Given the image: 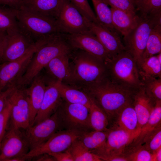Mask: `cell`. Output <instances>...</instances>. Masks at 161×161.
Instances as JSON below:
<instances>
[{
  "label": "cell",
  "mask_w": 161,
  "mask_h": 161,
  "mask_svg": "<svg viewBox=\"0 0 161 161\" xmlns=\"http://www.w3.org/2000/svg\"><path fill=\"white\" fill-rule=\"evenodd\" d=\"M52 37L36 41L21 57L14 60L0 64V92L15 85L24 73L34 54Z\"/></svg>",
  "instance_id": "obj_7"
},
{
  "label": "cell",
  "mask_w": 161,
  "mask_h": 161,
  "mask_svg": "<svg viewBox=\"0 0 161 161\" xmlns=\"http://www.w3.org/2000/svg\"><path fill=\"white\" fill-rule=\"evenodd\" d=\"M160 124H161V100L156 102L148 121L141 128L137 136L129 145H142L146 135Z\"/></svg>",
  "instance_id": "obj_26"
},
{
  "label": "cell",
  "mask_w": 161,
  "mask_h": 161,
  "mask_svg": "<svg viewBox=\"0 0 161 161\" xmlns=\"http://www.w3.org/2000/svg\"><path fill=\"white\" fill-rule=\"evenodd\" d=\"M24 87L16 85L8 100L11 106L10 125L25 130L30 125L29 107Z\"/></svg>",
  "instance_id": "obj_12"
},
{
  "label": "cell",
  "mask_w": 161,
  "mask_h": 161,
  "mask_svg": "<svg viewBox=\"0 0 161 161\" xmlns=\"http://www.w3.org/2000/svg\"><path fill=\"white\" fill-rule=\"evenodd\" d=\"M62 99L69 103L80 104L89 108L91 98L84 91L72 87L61 82L54 81Z\"/></svg>",
  "instance_id": "obj_25"
},
{
  "label": "cell",
  "mask_w": 161,
  "mask_h": 161,
  "mask_svg": "<svg viewBox=\"0 0 161 161\" xmlns=\"http://www.w3.org/2000/svg\"><path fill=\"white\" fill-rule=\"evenodd\" d=\"M83 132L72 130H59L44 143L30 150L24 157L27 160H31L43 154L65 151L69 148L75 140L78 139Z\"/></svg>",
  "instance_id": "obj_11"
},
{
  "label": "cell",
  "mask_w": 161,
  "mask_h": 161,
  "mask_svg": "<svg viewBox=\"0 0 161 161\" xmlns=\"http://www.w3.org/2000/svg\"><path fill=\"white\" fill-rule=\"evenodd\" d=\"M16 86L15 85L11 86L0 92V113L5 108L7 102L8 96Z\"/></svg>",
  "instance_id": "obj_42"
},
{
  "label": "cell",
  "mask_w": 161,
  "mask_h": 161,
  "mask_svg": "<svg viewBox=\"0 0 161 161\" xmlns=\"http://www.w3.org/2000/svg\"><path fill=\"white\" fill-rule=\"evenodd\" d=\"M89 107V121L91 127L94 130L106 131L109 124L106 114L99 105L91 97Z\"/></svg>",
  "instance_id": "obj_28"
},
{
  "label": "cell",
  "mask_w": 161,
  "mask_h": 161,
  "mask_svg": "<svg viewBox=\"0 0 161 161\" xmlns=\"http://www.w3.org/2000/svg\"><path fill=\"white\" fill-rule=\"evenodd\" d=\"M69 54H63L56 56L45 67L48 72L55 79V81L72 83L70 64L69 61Z\"/></svg>",
  "instance_id": "obj_24"
},
{
  "label": "cell",
  "mask_w": 161,
  "mask_h": 161,
  "mask_svg": "<svg viewBox=\"0 0 161 161\" xmlns=\"http://www.w3.org/2000/svg\"><path fill=\"white\" fill-rule=\"evenodd\" d=\"M142 144L153 154L161 148V124L156 126L146 135Z\"/></svg>",
  "instance_id": "obj_37"
},
{
  "label": "cell",
  "mask_w": 161,
  "mask_h": 161,
  "mask_svg": "<svg viewBox=\"0 0 161 161\" xmlns=\"http://www.w3.org/2000/svg\"><path fill=\"white\" fill-rule=\"evenodd\" d=\"M156 102L147 94L142 85L135 91L132 104L138 118L139 134L148 121Z\"/></svg>",
  "instance_id": "obj_20"
},
{
  "label": "cell",
  "mask_w": 161,
  "mask_h": 161,
  "mask_svg": "<svg viewBox=\"0 0 161 161\" xmlns=\"http://www.w3.org/2000/svg\"><path fill=\"white\" fill-rule=\"evenodd\" d=\"M19 29L15 9L0 6V31L8 32Z\"/></svg>",
  "instance_id": "obj_34"
},
{
  "label": "cell",
  "mask_w": 161,
  "mask_h": 161,
  "mask_svg": "<svg viewBox=\"0 0 161 161\" xmlns=\"http://www.w3.org/2000/svg\"><path fill=\"white\" fill-rule=\"evenodd\" d=\"M74 53L70 64L72 83L85 88L103 79L107 75L105 63L81 50Z\"/></svg>",
  "instance_id": "obj_3"
},
{
  "label": "cell",
  "mask_w": 161,
  "mask_h": 161,
  "mask_svg": "<svg viewBox=\"0 0 161 161\" xmlns=\"http://www.w3.org/2000/svg\"><path fill=\"white\" fill-rule=\"evenodd\" d=\"M132 4L134 6V4L137 0H127Z\"/></svg>",
  "instance_id": "obj_47"
},
{
  "label": "cell",
  "mask_w": 161,
  "mask_h": 161,
  "mask_svg": "<svg viewBox=\"0 0 161 161\" xmlns=\"http://www.w3.org/2000/svg\"><path fill=\"white\" fill-rule=\"evenodd\" d=\"M62 100L54 81L49 82L46 86L41 105L33 125L49 117L54 114L62 102Z\"/></svg>",
  "instance_id": "obj_18"
},
{
  "label": "cell",
  "mask_w": 161,
  "mask_h": 161,
  "mask_svg": "<svg viewBox=\"0 0 161 161\" xmlns=\"http://www.w3.org/2000/svg\"><path fill=\"white\" fill-rule=\"evenodd\" d=\"M45 83L44 78L39 74L32 80L30 87L25 88L30 109V126L33 125L41 105L47 86Z\"/></svg>",
  "instance_id": "obj_19"
},
{
  "label": "cell",
  "mask_w": 161,
  "mask_h": 161,
  "mask_svg": "<svg viewBox=\"0 0 161 161\" xmlns=\"http://www.w3.org/2000/svg\"><path fill=\"white\" fill-rule=\"evenodd\" d=\"M56 112L63 129L85 132L92 129L89 108L85 105L62 102Z\"/></svg>",
  "instance_id": "obj_8"
},
{
  "label": "cell",
  "mask_w": 161,
  "mask_h": 161,
  "mask_svg": "<svg viewBox=\"0 0 161 161\" xmlns=\"http://www.w3.org/2000/svg\"><path fill=\"white\" fill-rule=\"evenodd\" d=\"M110 8L112 22L114 28L123 37L126 36L137 25L139 15L112 7Z\"/></svg>",
  "instance_id": "obj_21"
},
{
  "label": "cell",
  "mask_w": 161,
  "mask_h": 161,
  "mask_svg": "<svg viewBox=\"0 0 161 161\" xmlns=\"http://www.w3.org/2000/svg\"><path fill=\"white\" fill-rule=\"evenodd\" d=\"M111 126L125 130L132 135L134 139L139 134L138 120L132 102L120 110Z\"/></svg>",
  "instance_id": "obj_23"
},
{
  "label": "cell",
  "mask_w": 161,
  "mask_h": 161,
  "mask_svg": "<svg viewBox=\"0 0 161 161\" xmlns=\"http://www.w3.org/2000/svg\"></svg>",
  "instance_id": "obj_48"
},
{
  "label": "cell",
  "mask_w": 161,
  "mask_h": 161,
  "mask_svg": "<svg viewBox=\"0 0 161 161\" xmlns=\"http://www.w3.org/2000/svg\"><path fill=\"white\" fill-rule=\"evenodd\" d=\"M88 20L100 23L88 0H69Z\"/></svg>",
  "instance_id": "obj_38"
},
{
  "label": "cell",
  "mask_w": 161,
  "mask_h": 161,
  "mask_svg": "<svg viewBox=\"0 0 161 161\" xmlns=\"http://www.w3.org/2000/svg\"><path fill=\"white\" fill-rule=\"evenodd\" d=\"M140 74L142 86L147 94L155 102L161 100V78L146 75L140 72Z\"/></svg>",
  "instance_id": "obj_31"
},
{
  "label": "cell",
  "mask_w": 161,
  "mask_h": 161,
  "mask_svg": "<svg viewBox=\"0 0 161 161\" xmlns=\"http://www.w3.org/2000/svg\"><path fill=\"white\" fill-rule=\"evenodd\" d=\"M9 126L1 144L0 161L25 156L30 150L25 131L10 124Z\"/></svg>",
  "instance_id": "obj_10"
},
{
  "label": "cell",
  "mask_w": 161,
  "mask_h": 161,
  "mask_svg": "<svg viewBox=\"0 0 161 161\" xmlns=\"http://www.w3.org/2000/svg\"><path fill=\"white\" fill-rule=\"evenodd\" d=\"M24 0H0V6L17 10L21 6Z\"/></svg>",
  "instance_id": "obj_43"
},
{
  "label": "cell",
  "mask_w": 161,
  "mask_h": 161,
  "mask_svg": "<svg viewBox=\"0 0 161 161\" xmlns=\"http://www.w3.org/2000/svg\"><path fill=\"white\" fill-rule=\"evenodd\" d=\"M74 161H103L99 156L92 152L78 139L68 149Z\"/></svg>",
  "instance_id": "obj_30"
},
{
  "label": "cell",
  "mask_w": 161,
  "mask_h": 161,
  "mask_svg": "<svg viewBox=\"0 0 161 161\" xmlns=\"http://www.w3.org/2000/svg\"><path fill=\"white\" fill-rule=\"evenodd\" d=\"M134 138L125 130L115 126H111L108 130L104 148L95 154L103 161L109 157L123 154L126 148Z\"/></svg>",
  "instance_id": "obj_15"
},
{
  "label": "cell",
  "mask_w": 161,
  "mask_h": 161,
  "mask_svg": "<svg viewBox=\"0 0 161 161\" xmlns=\"http://www.w3.org/2000/svg\"><path fill=\"white\" fill-rule=\"evenodd\" d=\"M105 63L108 76L115 82L134 90L142 85L137 64L126 49Z\"/></svg>",
  "instance_id": "obj_4"
},
{
  "label": "cell",
  "mask_w": 161,
  "mask_h": 161,
  "mask_svg": "<svg viewBox=\"0 0 161 161\" xmlns=\"http://www.w3.org/2000/svg\"><path fill=\"white\" fill-rule=\"evenodd\" d=\"M88 24L90 30L103 45L110 59L126 50L119 33L116 30L108 28L100 23L89 20Z\"/></svg>",
  "instance_id": "obj_17"
},
{
  "label": "cell",
  "mask_w": 161,
  "mask_h": 161,
  "mask_svg": "<svg viewBox=\"0 0 161 161\" xmlns=\"http://www.w3.org/2000/svg\"><path fill=\"white\" fill-rule=\"evenodd\" d=\"M88 21L69 0H64L56 20L59 32L68 34L90 31Z\"/></svg>",
  "instance_id": "obj_9"
},
{
  "label": "cell",
  "mask_w": 161,
  "mask_h": 161,
  "mask_svg": "<svg viewBox=\"0 0 161 161\" xmlns=\"http://www.w3.org/2000/svg\"><path fill=\"white\" fill-rule=\"evenodd\" d=\"M83 89L104 111L111 125L120 110L132 102L136 90L115 82L108 75L100 81Z\"/></svg>",
  "instance_id": "obj_1"
},
{
  "label": "cell",
  "mask_w": 161,
  "mask_h": 161,
  "mask_svg": "<svg viewBox=\"0 0 161 161\" xmlns=\"http://www.w3.org/2000/svg\"><path fill=\"white\" fill-rule=\"evenodd\" d=\"M62 34L72 49L83 51L105 63L110 59L103 45L91 31L83 33Z\"/></svg>",
  "instance_id": "obj_14"
},
{
  "label": "cell",
  "mask_w": 161,
  "mask_h": 161,
  "mask_svg": "<svg viewBox=\"0 0 161 161\" xmlns=\"http://www.w3.org/2000/svg\"><path fill=\"white\" fill-rule=\"evenodd\" d=\"M48 154L52 156L55 161H74L68 149L61 152Z\"/></svg>",
  "instance_id": "obj_41"
},
{
  "label": "cell",
  "mask_w": 161,
  "mask_h": 161,
  "mask_svg": "<svg viewBox=\"0 0 161 161\" xmlns=\"http://www.w3.org/2000/svg\"><path fill=\"white\" fill-rule=\"evenodd\" d=\"M7 32L0 31V64L1 63L3 52Z\"/></svg>",
  "instance_id": "obj_44"
},
{
  "label": "cell",
  "mask_w": 161,
  "mask_h": 161,
  "mask_svg": "<svg viewBox=\"0 0 161 161\" xmlns=\"http://www.w3.org/2000/svg\"><path fill=\"white\" fill-rule=\"evenodd\" d=\"M123 153L128 161H154V154L148 151L143 144L128 145Z\"/></svg>",
  "instance_id": "obj_35"
},
{
  "label": "cell",
  "mask_w": 161,
  "mask_h": 161,
  "mask_svg": "<svg viewBox=\"0 0 161 161\" xmlns=\"http://www.w3.org/2000/svg\"><path fill=\"white\" fill-rule=\"evenodd\" d=\"M108 130L106 131L93 130L83 132L78 139L89 150L95 153L101 151L104 148Z\"/></svg>",
  "instance_id": "obj_27"
},
{
  "label": "cell",
  "mask_w": 161,
  "mask_h": 161,
  "mask_svg": "<svg viewBox=\"0 0 161 161\" xmlns=\"http://www.w3.org/2000/svg\"><path fill=\"white\" fill-rule=\"evenodd\" d=\"M72 49L62 34L55 35L34 53L24 73L16 81V85L24 87L29 84L52 59L61 55L70 54Z\"/></svg>",
  "instance_id": "obj_2"
},
{
  "label": "cell",
  "mask_w": 161,
  "mask_h": 161,
  "mask_svg": "<svg viewBox=\"0 0 161 161\" xmlns=\"http://www.w3.org/2000/svg\"><path fill=\"white\" fill-rule=\"evenodd\" d=\"M11 111V106L8 100L5 108L0 113V147L2 140L8 128Z\"/></svg>",
  "instance_id": "obj_39"
},
{
  "label": "cell",
  "mask_w": 161,
  "mask_h": 161,
  "mask_svg": "<svg viewBox=\"0 0 161 161\" xmlns=\"http://www.w3.org/2000/svg\"><path fill=\"white\" fill-rule=\"evenodd\" d=\"M7 33L1 63L19 58L35 42L20 28Z\"/></svg>",
  "instance_id": "obj_16"
},
{
  "label": "cell",
  "mask_w": 161,
  "mask_h": 161,
  "mask_svg": "<svg viewBox=\"0 0 161 161\" xmlns=\"http://www.w3.org/2000/svg\"><path fill=\"white\" fill-rule=\"evenodd\" d=\"M63 129L56 111L49 117L29 126L24 131L30 150L42 145L55 133Z\"/></svg>",
  "instance_id": "obj_13"
},
{
  "label": "cell",
  "mask_w": 161,
  "mask_h": 161,
  "mask_svg": "<svg viewBox=\"0 0 161 161\" xmlns=\"http://www.w3.org/2000/svg\"><path fill=\"white\" fill-rule=\"evenodd\" d=\"M64 1L24 0L21 7L56 20Z\"/></svg>",
  "instance_id": "obj_22"
},
{
  "label": "cell",
  "mask_w": 161,
  "mask_h": 161,
  "mask_svg": "<svg viewBox=\"0 0 161 161\" xmlns=\"http://www.w3.org/2000/svg\"><path fill=\"white\" fill-rule=\"evenodd\" d=\"M33 158H35V160L37 161H55L52 156L47 153L43 154Z\"/></svg>",
  "instance_id": "obj_45"
},
{
  "label": "cell",
  "mask_w": 161,
  "mask_h": 161,
  "mask_svg": "<svg viewBox=\"0 0 161 161\" xmlns=\"http://www.w3.org/2000/svg\"><path fill=\"white\" fill-rule=\"evenodd\" d=\"M15 13L20 29L35 42L60 33L55 19L22 7Z\"/></svg>",
  "instance_id": "obj_5"
},
{
  "label": "cell",
  "mask_w": 161,
  "mask_h": 161,
  "mask_svg": "<svg viewBox=\"0 0 161 161\" xmlns=\"http://www.w3.org/2000/svg\"><path fill=\"white\" fill-rule=\"evenodd\" d=\"M140 16H152L161 13V0H137L134 4Z\"/></svg>",
  "instance_id": "obj_36"
},
{
  "label": "cell",
  "mask_w": 161,
  "mask_h": 161,
  "mask_svg": "<svg viewBox=\"0 0 161 161\" xmlns=\"http://www.w3.org/2000/svg\"><path fill=\"white\" fill-rule=\"evenodd\" d=\"M160 52L161 23H159L154 25L151 30L143 55L142 60L157 55Z\"/></svg>",
  "instance_id": "obj_29"
},
{
  "label": "cell",
  "mask_w": 161,
  "mask_h": 161,
  "mask_svg": "<svg viewBox=\"0 0 161 161\" xmlns=\"http://www.w3.org/2000/svg\"><path fill=\"white\" fill-rule=\"evenodd\" d=\"M139 16L136 27L123 37L126 49L132 55L137 65L142 60L151 29L156 24L161 23V13L152 16Z\"/></svg>",
  "instance_id": "obj_6"
},
{
  "label": "cell",
  "mask_w": 161,
  "mask_h": 161,
  "mask_svg": "<svg viewBox=\"0 0 161 161\" xmlns=\"http://www.w3.org/2000/svg\"><path fill=\"white\" fill-rule=\"evenodd\" d=\"M161 161V148L154 154V161Z\"/></svg>",
  "instance_id": "obj_46"
},
{
  "label": "cell",
  "mask_w": 161,
  "mask_h": 161,
  "mask_svg": "<svg viewBox=\"0 0 161 161\" xmlns=\"http://www.w3.org/2000/svg\"><path fill=\"white\" fill-rule=\"evenodd\" d=\"M99 22L105 27L113 30L112 20V12L104 0H92Z\"/></svg>",
  "instance_id": "obj_32"
},
{
  "label": "cell",
  "mask_w": 161,
  "mask_h": 161,
  "mask_svg": "<svg viewBox=\"0 0 161 161\" xmlns=\"http://www.w3.org/2000/svg\"><path fill=\"white\" fill-rule=\"evenodd\" d=\"M137 65L140 73L161 78V63L156 55L143 59Z\"/></svg>",
  "instance_id": "obj_33"
},
{
  "label": "cell",
  "mask_w": 161,
  "mask_h": 161,
  "mask_svg": "<svg viewBox=\"0 0 161 161\" xmlns=\"http://www.w3.org/2000/svg\"><path fill=\"white\" fill-rule=\"evenodd\" d=\"M111 7H115L127 12L137 13L134 5L127 0H104Z\"/></svg>",
  "instance_id": "obj_40"
}]
</instances>
